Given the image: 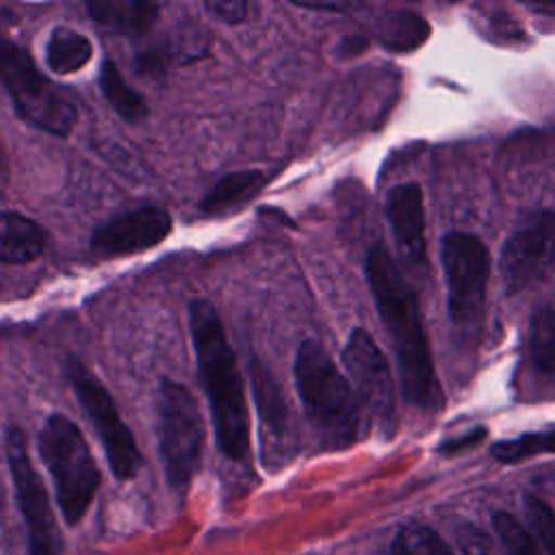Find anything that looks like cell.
Instances as JSON below:
<instances>
[{"label": "cell", "mask_w": 555, "mask_h": 555, "mask_svg": "<svg viewBox=\"0 0 555 555\" xmlns=\"http://www.w3.org/2000/svg\"><path fill=\"white\" fill-rule=\"evenodd\" d=\"M0 85L15 113L33 128L67 137L76 121V104L37 67L30 54L13 41H0Z\"/></svg>", "instance_id": "obj_5"}, {"label": "cell", "mask_w": 555, "mask_h": 555, "mask_svg": "<svg viewBox=\"0 0 555 555\" xmlns=\"http://www.w3.org/2000/svg\"><path fill=\"white\" fill-rule=\"evenodd\" d=\"M48 245V232L41 223L15 210H0V262L28 264L37 260Z\"/></svg>", "instance_id": "obj_16"}, {"label": "cell", "mask_w": 555, "mask_h": 555, "mask_svg": "<svg viewBox=\"0 0 555 555\" xmlns=\"http://www.w3.org/2000/svg\"><path fill=\"white\" fill-rule=\"evenodd\" d=\"M492 525L501 540L503 555H542L533 535L512 514L496 512L492 516Z\"/></svg>", "instance_id": "obj_24"}, {"label": "cell", "mask_w": 555, "mask_h": 555, "mask_svg": "<svg viewBox=\"0 0 555 555\" xmlns=\"http://www.w3.org/2000/svg\"><path fill=\"white\" fill-rule=\"evenodd\" d=\"M171 215L163 206H137L95 225L89 236V249L100 258L132 256L160 245L171 234Z\"/></svg>", "instance_id": "obj_12"}, {"label": "cell", "mask_w": 555, "mask_h": 555, "mask_svg": "<svg viewBox=\"0 0 555 555\" xmlns=\"http://www.w3.org/2000/svg\"><path fill=\"white\" fill-rule=\"evenodd\" d=\"M555 269V210L531 215L503 245L499 273L507 295L540 284Z\"/></svg>", "instance_id": "obj_11"}, {"label": "cell", "mask_w": 555, "mask_h": 555, "mask_svg": "<svg viewBox=\"0 0 555 555\" xmlns=\"http://www.w3.org/2000/svg\"><path fill=\"white\" fill-rule=\"evenodd\" d=\"M540 453H555V427L522 434L512 440H501L492 447V455L503 464H516Z\"/></svg>", "instance_id": "obj_22"}, {"label": "cell", "mask_w": 555, "mask_h": 555, "mask_svg": "<svg viewBox=\"0 0 555 555\" xmlns=\"http://www.w3.org/2000/svg\"><path fill=\"white\" fill-rule=\"evenodd\" d=\"M379 37L388 48L412 50L427 39V24L414 13L395 11L379 22Z\"/></svg>", "instance_id": "obj_21"}, {"label": "cell", "mask_w": 555, "mask_h": 555, "mask_svg": "<svg viewBox=\"0 0 555 555\" xmlns=\"http://www.w3.org/2000/svg\"><path fill=\"white\" fill-rule=\"evenodd\" d=\"M527 347L529 360L538 371L555 373V308H535L529 321Z\"/></svg>", "instance_id": "obj_20"}, {"label": "cell", "mask_w": 555, "mask_h": 555, "mask_svg": "<svg viewBox=\"0 0 555 555\" xmlns=\"http://www.w3.org/2000/svg\"><path fill=\"white\" fill-rule=\"evenodd\" d=\"M366 278L379 319L392 343L405 399L418 410L438 412L444 405V397L412 286L388 251L379 245L369 249Z\"/></svg>", "instance_id": "obj_1"}, {"label": "cell", "mask_w": 555, "mask_h": 555, "mask_svg": "<svg viewBox=\"0 0 555 555\" xmlns=\"http://www.w3.org/2000/svg\"><path fill=\"white\" fill-rule=\"evenodd\" d=\"M295 386L310 425L327 449H347L358 440V397L321 343L304 340L297 349Z\"/></svg>", "instance_id": "obj_3"}, {"label": "cell", "mask_w": 555, "mask_h": 555, "mask_svg": "<svg viewBox=\"0 0 555 555\" xmlns=\"http://www.w3.org/2000/svg\"><path fill=\"white\" fill-rule=\"evenodd\" d=\"M91 20L115 35L141 37L158 20L160 4L147 0H91L87 2Z\"/></svg>", "instance_id": "obj_15"}, {"label": "cell", "mask_w": 555, "mask_h": 555, "mask_svg": "<svg viewBox=\"0 0 555 555\" xmlns=\"http://www.w3.org/2000/svg\"><path fill=\"white\" fill-rule=\"evenodd\" d=\"M343 364L351 377L358 399L386 436L397 427V399L390 364L373 336L358 327L349 334L343 349Z\"/></svg>", "instance_id": "obj_10"}, {"label": "cell", "mask_w": 555, "mask_h": 555, "mask_svg": "<svg viewBox=\"0 0 555 555\" xmlns=\"http://www.w3.org/2000/svg\"><path fill=\"white\" fill-rule=\"evenodd\" d=\"M37 451L52 475L56 503L67 525H78L102 481L95 457L80 427L65 414H50L37 436Z\"/></svg>", "instance_id": "obj_4"}, {"label": "cell", "mask_w": 555, "mask_h": 555, "mask_svg": "<svg viewBox=\"0 0 555 555\" xmlns=\"http://www.w3.org/2000/svg\"><path fill=\"white\" fill-rule=\"evenodd\" d=\"M100 91L106 98V102L111 104V108L126 121L137 124L147 115L145 98L134 87H130V82L121 76L119 67L111 59H106L102 63Z\"/></svg>", "instance_id": "obj_19"}, {"label": "cell", "mask_w": 555, "mask_h": 555, "mask_svg": "<svg viewBox=\"0 0 555 555\" xmlns=\"http://www.w3.org/2000/svg\"><path fill=\"white\" fill-rule=\"evenodd\" d=\"M156 429L165 475L171 488L186 490L202 464L204 418L191 390L163 379L156 390Z\"/></svg>", "instance_id": "obj_6"}, {"label": "cell", "mask_w": 555, "mask_h": 555, "mask_svg": "<svg viewBox=\"0 0 555 555\" xmlns=\"http://www.w3.org/2000/svg\"><path fill=\"white\" fill-rule=\"evenodd\" d=\"M65 377L104 447L113 477L119 481L132 479L143 464V455L111 392L76 356L65 360Z\"/></svg>", "instance_id": "obj_7"}, {"label": "cell", "mask_w": 555, "mask_h": 555, "mask_svg": "<svg viewBox=\"0 0 555 555\" xmlns=\"http://www.w3.org/2000/svg\"><path fill=\"white\" fill-rule=\"evenodd\" d=\"M525 516L529 525V533L535 544L546 551V555H555V512L538 496H525Z\"/></svg>", "instance_id": "obj_25"}, {"label": "cell", "mask_w": 555, "mask_h": 555, "mask_svg": "<svg viewBox=\"0 0 555 555\" xmlns=\"http://www.w3.org/2000/svg\"><path fill=\"white\" fill-rule=\"evenodd\" d=\"M457 538H460L462 555H496L492 540L481 529L464 527Z\"/></svg>", "instance_id": "obj_27"}, {"label": "cell", "mask_w": 555, "mask_h": 555, "mask_svg": "<svg viewBox=\"0 0 555 555\" xmlns=\"http://www.w3.org/2000/svg\"><path fill=\"white\" fill-rule=\"evenodd\" d=\"M447 278V304L455 325H475L483 314L490 278V254L481 238L468 232H449L440 247Z\"/></svg>", "instance_id": "obj_9"}, {"label": "cell", "mask_w": 555, "mask_h": 555, "mask_svg": "<svg viewBox=\"0 0 555 555\" xmlns=\"http://www.w3.org/2000/svg\"><path fill=\"white\" fill-rule=\"evenodd\" d=\"M4 455L15 490V501L26 525V555H61L63 538L50 505L41 475L33 466L28 442L22 427L11 425L4 431Z\"/></svg>", "instance_id": "obj_8"}, {"label": "cell", "mask_w": 555, "mask_h": 555, "mask_svg": "<svg viewBox=\"0 0 555 555\" xmlns=\"http://www.w3.org/2000/svg\"><path fill=\"white\" fill-rule=\"evenodd\" d=\"M93 56V43L87 35L69 26L50 30L43 48V61L50 72L67 76L80 72Z\"/></svg>", "instance_id": "obj_17"}, {"label": "cell", "mask_w": 555, "mask_h": 555, "mask_svg": "<svg viewBox=\"0 0 555 555\" xmlns=\"http://www.w3.org/2000/svg\"><path fill=\"white\" fill-rule=\"evenodd\" d=\"M483 436H486V429H473V431L464 434L462 438L447 440L444 444H440V451H442V453H447V455H451V453H460V451H464V449H468V447L477 444Z\"/></svg>", "instance_id": "obj_28"}, {"label": "cell", "mask_w": 555, "mask_h": 555, "mask_svg": "<svg viewBox=\"0 0 555 555\" xmlns=\"http://www.w3.org/2000/svg\"><path fill=\"white\" fill-rule=\"evenodd\" d=\"M208 13L228 24H241L247 20L249 4L243 0H210L204 4Z\"/></svg>", "instance_id": "obj_26"}, {"label": "cell", "mask_w": 555, "mask_h": 555, "mask_svg": "<svg viewBox=\"0 0 555 555\" xmlns=\"http://www.w3.org/2000/svg\"><path fill=\"white\" fill-rule=\"evenodd\" d=\"M392 555H453L451 546L425 525L401 527L390 546Z\"/></svg>", "instance_id": "obj_23"}, {"label": "cell", "mask_w": 555, "mask_h": 555, "mask_svg": "<svg viewBox=\"0 0 555 555\" xmlns=\"http://www.w3.org/2000/svg\"><path fill=\"white\" fill-rule=\"evenodd\" d=\"M386 219L401 258L414 267H423L427 262V241L421 186L414 182L392 186L386 195Z\"/></svg>", "instance_id": "obj_14"}, {"label": "cell", "mask_w": 555, "mask_h": 555, "mask_svg": "<svg viewBox=\"0 0 555 555\" xmlns=\"http://www.w3.org/2000/svg\"><path fill=\"white\" fill-rule=\"evenodd\" d=\"M189 332L219 451L228 460L241 462L249 453V408L236 356L221 317L208 299L189 304Z\"/></svg>", "instance_id": "obj_2"}, {"label": "cell", "mask_w": 555, "mask_h": 555, "mask_svg": "<svg viewBox=\"0 0 555 555\" xmlns=\"http://www.w3.org/2000/svg\"><path fill=\"white\" fill-rule=\"evenodd\" d=\"M249 375L262 427V457L267 466L275 468L288 462L295 451L288 408L275 379L258 360L249 362Z\"/></svg>", "instance_id": "obj_13"}, {"label": "cell", "mask_w": 555, "mask_h": 555, "mask_svg": "<svg viewBox=\"0 0 555 555\" xmlns=\"http://www.w3.org/2000/svg\"><path fill=\"white\" fill-rule=\"evenodd\" d=\"M264 180V173L258 169L232 171L217 180V184H212V189L202 197L199 210L206 215H221L234 210L251 199L262 189Z\"/></svg>", "instance_id": "obj_18"}]
</instances>
